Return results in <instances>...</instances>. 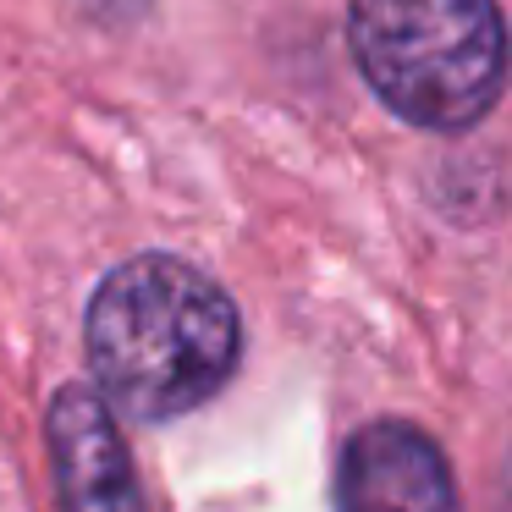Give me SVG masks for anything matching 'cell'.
<instances>
[{"instance_id":"5b68a950","label":"cell","mask_w":512,"mask_h":512,"mask_svg":"<svg viewBox=\"0 0 512 512\" xmlns=\"http://www.w3.org/2000/svg\"><path fill=\"white\" fill-rule=\"evenodd\" d=\"M496 512H512V457L501 468V485H496Z\"/></svg>"},{"instance_id":"277c9868","label":"cell","mask_w":512,"mask_h":512,"mask_svg":"<svg viewBox=\"0 0 512 512\" xmlns=\"http://www.w3.org/2000/svg\"><path fill=\"white\" fill-rule=\"evenodd\" d=\"M50 457H56V485L67 512H144L105 397L67 386L50 402Z\"/></svg>"},{"instance_id":"3957f363","label":"cell","mask_w":512,"mask_h":512,"mask_svg":"<svg viewBox=\"0 0 512 512\" xmlns=\"http://www.w3.org/2000/svg\"><path fill=\"white\" fill-rule=\"evenodd\" d=\"M336 501L342 512H457V490L435 441L391 419L347 441Z\"/></svg>"},{"instance_id":"6da1fadb","label":"cell","mask_w":512,"mask_h":512,"mask_svg":"<svg viewBox=\"0 0 512 512\" xmlns=\"http://www.w3.org/2000/svg\"><path fill=\"white\" fill-rule=\"evenodd\" d=\"M237 309L210 276L144 254L105 276L89 303V364L133 419H177L210 402L237 364Z\"/></svg>"},{"instance_id":"7a4b0ae2","label":"cell","mask_w":512,"mask_h":512,"mask_svg":"<svg viewBox=\"0 0 512 512\" xmlns=\"http://www.w3.org/2000/svg\"><path fill=\"white\" fill-rule=\"evenodd\" d=\"M347 34L369 89L413 127L479 122L507 78L496 0H358Z\"/></svg>"}]
</instances>
